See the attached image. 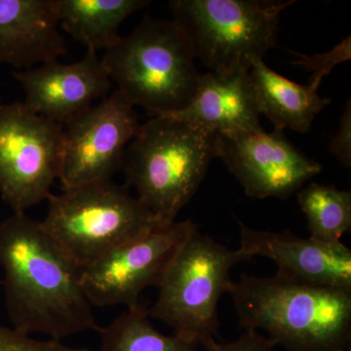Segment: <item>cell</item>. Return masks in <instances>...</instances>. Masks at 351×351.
<instances>
[{
    "label": "cell",
    "instance_id": "11",
    "mask_svg": "<svg viewBox=\"0 0 351 351\" xmlns=\"http://www.w3.org/2000/svg\"><path fill=\"white\" fill-rule=\"evenodd\" d=\"M216 156L256 199H286L322 171L278 130L218 134Z\"/></svg>",
    "mask_w": 351,
    "mask_h": 351
},
{
    "label": "cell",
    "instance_id": "7",
    "mask_svg": "<svg viewBox=\"0 0 351 351\" xmlns=\"http://www.w3.org/2000/svg\"><path fill=\"white\" fill-rule=\"evenodd\" d=\"M295 1L172 0L173 20L209 71L250 69L276 46L281 12Z\"/></svg>",
    "mask_w": 351,
    "mask_h": 351
},
{
    "label": "cell",
    "instance_id": "18",
    "mask_svg": "<svg viewBox=\"0 0 351 351\" xmlns=\"http://www.w3.org/2000/svg\"><path fill=\"white\" fill-rule=\"evenodd\" d=\"M99 351H197L198 346L181 337L167 336L152 324L142 304L127 307L107 326L97 328Z\"/></svg>",
    "mask_w": 351,
    "mask_h": 351
},
{
    "label": "cell",
    "instance_id": "1",
    "mask_svg": "<svg viewBox=\"0 0 351 351\" xmlns=\"http://www.w3.org/2000/svg\"><path fill=\"white\" fill-rule=\"evenodd\" d=\"M0 267L12 328L50 339L97 330L82 269L25 212L0 223Z\"/></svg>",
    "mask_w": 351,
    "mask_h": 351
},
{
    "label": "cell",
    "instance_id": "5",
    "mask_svg": "<svg viewBox=\"0 0 351 351\" xmlns=\"http://www.w3.org/2000/svg\"><path fill=\"white\" fill-rule=\"evenodd\" d=\"M47 200L41 228L82 269L166 225L112 180L63 189Z\"/></svg>",
    "mask_w": 351,
    "mask_h": 351
},
{
    "label": "cell",
    "instance_id": "8",
    "mask_svg": "<svg viewBox=\"0 0 351 351\" xmlns=\"http://www.w3.org/2000/svg\"><path fill=\"white\" fill-rule=\"evenodd\" d=\"M64 126L24 101L0 106V195L13 213L48 199L61 167Z\"/></svg>",
    "mask_w": 351,
    "mask_h": 351
},
{
    "label": "cell",
    "instance_id": "22",
    "mask_svg": "<svg viewBox=\"0 0 351 351\" xmlns=\"http://www.w3.org/2000/svg\"><path fill=\"white\" fill-rule=\"evenodd\" d=\"M326 59L322 57H318V59L314 58H307V59L299 60L295 64H301L304 68L313 71V75L311 80L321 83L323 77L327 75L332 69L336 64H341V62L350 60V38H346L343 43L337 46L331 52L325 54Z\"/></svg>",
    "mask_w": 351,
    "mask_h": 351
},
{
    "label": "cell",
    "instance_id": "12",
    "mask_svg": "<svg viewBox=\"0 0 351 351\" xmlns=\"http://www.w3.org/2000/svg\"><path fill=\"white\" fill-rule=\"evenodd\" d=\"M13 76L24 89L25 105L62 126L91 107L94 101L107 98L112 84L101 59L89 50L75 63L48 62L14 71Z\"/></svg>",
    "mask_w": 351,
    "mask_h": 351
},
{
    "label": "cell",
    "instance_id": "20",
    "mask_svg": "<svg viewBox=\"0 0 351 351\" xmlns=\"http://www.w3.org/2000/svg\"><path fill=\"white\" fill-rule=\"evenodd\" d=\"M0 351H91L84 348L64 345L56 339H34L0 324Z\"/></svg>",
    "mask_w": 351,
    "mask_h": 351
},
{
    "label": "cell",
    "instance_id": "6",
    "mask_svg": "<svg viewBox=\"0 0 351 351\" xmlns=\"http://www.w3.org/2000/svg\"><path fill=\"white\" fill-rule=\"evenodd\" d=\"M252 258L230 250L196 230L176 254L159 285L149 318L161 321L176 336L204 346L219 329V300L230 292L232 267Z\"/></svg>",
    "mask_w": 351,
    "mask_h": 351
},
{
    "label": "cell",
    "instance_id": "19",
    "mask_svg": "<svg viewBox=\"0 0 351 351\" xmlns=\"http://www.w3.org/2000/svg\"><path fill=\"white\" fill-rule=\"evenodd\" d=\"M298 202L306 218L311 239L341 242L351 230V193L334 184L311 182L298 191Z\"/></svg>",
    "mask_w": 351,
    "mask_h": 351
},
{
    "label": "cell",
    "instance_id": "21",
    "mask_svg": "<svg viewBox=\"0 0 351 351\" xmlns=\"http://www.w3.org/2000/svg\"><path fill=\"white\" fill-rule=\"evenodd\" d=\"M202 346L204 351H274L276 345L267 336L246 330V332L234 341L217 343L214 339Z\"/></svg>",
    "mask_w": 351,
    "mask_h": 351
},
{
    "label": "cell",
    "instance_id": "10",
    "mask_svg": "<svg viewBox=\"0 0 351 351\" xmlns=\"http://www.w3.org/2000/svg\"><path fill=\"white\" fill-rule=\"evenodd\" d=\"M140 127L133 106L117 90L76 115L63 128L62 189L112 180Z\"/></svg>",
    "mask_w": 351,
    "mask_h": 351
},
{
    "label": "cell",
    "instance_id": "13",
    "mask_svg": "<svg viewBox=\"0 0 351 351\" xmlns=\"http://www.w3.org/2000/svg\"><path fill=\"white\" fill-rule=\"evenodd\" d=\"M240 249L277 265L276 276L292 282L325 288L351 289V251L341 242L326 243L280 232L253 230L239 221Z\"/></svg>",
    "mask_w": 351,
    "mask_h": 351
},
{
    "label": "cell",
    "instance_id": "3",
    "mask_svg": "<svg viewBox=\"0 0 351 351\" xmlns=\"http://www.w3.org/2000/svg\"><path fill=\"white\" fill-rule=\"evenodd\" d=\"M218 133L170 117L141 124L124 154L126 186L163 223L176 221L216 156Z\"/></svg>",
    "mask_w": 351,
    "mask_h": 351
},
{
    "label": "cell",
    "instance_id": "16",
    "mask_svg": "<svg viewBox=\"0 0 351 351\" xmlns=\"http://www.w3.org/2000/svg\"><path fill=\"white\" fill-rule=\"evenodd\" d=\"M250 75L258 112L274 124V130L285 129L306 133L314 119L331 100L318 95L320 83L298 84L269 68L263 59L251 64Z\"/></svg>",
    "mask_w": 351,
    "mask_h": 351
},
{
    "label": "cell",
    "instance_id": "9",
    "mask_svg": "<svg viewBox=\"0 0 351 351\" xmlns=\"http://www.w3.org/2000/svg\"><path fill=\"white\" fill-rule=\"evenodd\" d=\"M196 230L191 219L166 223L83 269L82 286L90 304H140L143 291L159 287L176 254Z\"/></svg>",
    "mask_w": 351,
    "mask_h": 351
},
{
    "label": "cell",
    "instance_id": "4",
    "mask_svg": "<svg viewBox=\"0 0 351 351\" xmlns=\"http://www.w3.org/2000/svg\"><path fill=\"white\" fill-rule=\"evenodd\" d=\"M101 62L125 100L154 117L188 107L199 84L193 50L173 19L145 18Z\"/></svg>",
    "mask_w": 351,
    "mask_h": 351
},
{
    "label": "cell",
    "instance_id": "17",
    "mask_svg": "<svg viewBox=\"0 0 351 351\" xmlns=\"http://www.w3.org/2000/svg\"><path fill=\"white\" fill-rule=\"evenodd\" d=\"M151 2L147 0H56L58 21L87 50L113 47L122 23Z\"/></svg>",
    "mask_w": 351,
    "mask_h": 351
},
{
    "label": "cell",
    "instance_id": "2",
    "mask_svg": "<svg viewBox=\"0 0 351 351\" xmlns=\"http://www.w3.org/2000/svg\"><path fill=\"white\" fill-rule=\"evenodd\" d=\"M228 294L240 327L267 332L289 351H348L351 289L325 288L277 276L243 274Z\"/></svg>",
    "mask_w": 351,
    "mask_h": 351
},
{
    "label": "cell",
    "instance_id": "14",
    "mask_svg": "<svg viewBox=\"0 0 351 351\" xmlns=\"http://www.w3.org/2000/svg\"><path fill=\"white\" fill-rule=\"evenodd\" d=\"M56 0H0V63L22 71L66 52Z\"/></svg>",
    "mask_w": 351,
    "mask_h": 351
},
{
    "label": "cell",
    "instance_id": "15",
    "mask_svg": "<svg viewBox=\"0 0 351 351\" xmlns=\"http://www.w3.org/2000/svg\"><path fill=\"white\" fill-rule=\"evenodd\" d=\"M250 69L208 71L188 107L166 117L197 124L218 134L263 129Z\"/></svg>",
    "mask_w": 351,
    "mask_h": 351
},
{
    "label": "cell",
    "instance_id": "23",
    "mask_svg": "<svg viewBox=\"0 0 351 351\" xmlns=\"http://www.w3.org/2000/svg\"><path fill=\"white\" fill-rule=\"evenodd\" d=\"M330 149L332 156L346 168L351 166V104H346L339 120L338 130L332 138Z\"/></svg>",
    "mask_w": 351,
    "mask_h": 351
}]
</instances>
